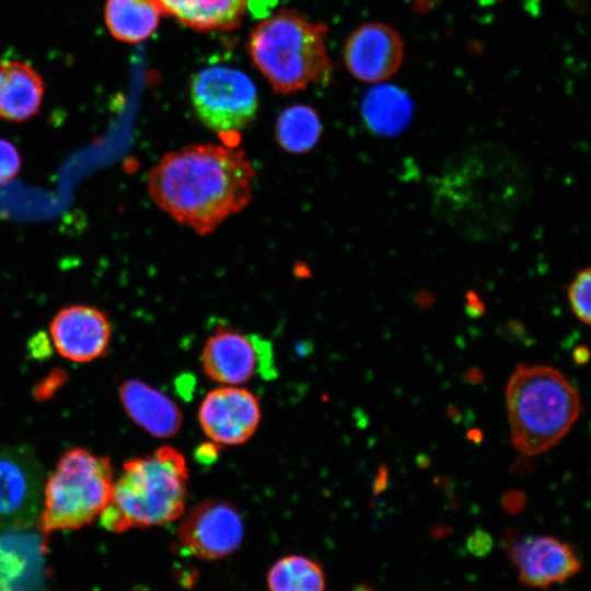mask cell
I'll use <instances>...</instances> for the list:
<instances>
[{
    "instance_id": "obj_1",
    "label": "cell",
    "mask_w": 591,
    "mask_h": 591,
    "mask_svg": "<svg viewBox=\"0 0 591 591\" xmlns=\"http://www.w3.org/2000/svg\"><path fill=\"white\" fill-rule=\"evenodd\" d=\"M520 159L496 142L453 153L430 184L436 216L461 236L490 241L505 234L530 196Z\"/></svg>"
},
{
    "instance_id": "obj_2",
    "label": "cell",
    "mask_w": 591,
    "mask_h": 591,
    "mask_svg": "<svg viewBox=\"0 0 591 591\" xmlns=\"http://www.w3.org/2000/svg\"><path fill=\"white\" fill-rule=\"evenodd\" d=\"M254 176L243 150L189 144L166 153L150 170L148 192L175 221L205 235L251 202Z\"/></svg>"
},
{
    "instance_id": "obj_3",
    "label": "cell",
    "mask_w": 591,
    "mask_h": 591,
    "mask_svg": "<svg viewBox=\"0 0 591 591\" xmlns=\"http://www.w3.org/2000/svg\"><path fill=\"white\" fill-rule=\"evenodd\" d=\"M188 476L184 455L172 447L125 461L100 514L102 526L121 533L174 521L185 511Z\"/></svg>"
},
{
    "instance_id": "obj_4",
    "label": "cell",
    "mask_w": 591,
    "mask_h": 591,
    "mask_svg": "<svg viewBox=\"0 0 591 591\" xmlns=\"http://www.w3.org/2000/svg\"><path fill=\"white\" fill-rule=\"evenodd\" d=\"M512 447L523 456L555 447L581 413L576 386L558 369L519 363L506 387Z\"/></svg>"
},
{
    "instance_id": "obj_5",
    "label": "cell",
    "mask_w": 591,
    "mask_h": 591,
    "mask_svg": "<svg viewBox=\"0 0 591 591\" xmlns=\"http://www.w3.org/2000/svg\"><path fill=\"white\" fill-rule=\"evenodd\" d=\"M326 26L282 10L260 22L250 39L252 59L276 92L324 84L332 73Z\"/></svg>"
},
{
    "instance_id": "obj_6",
    "label": "cell",
    "mask_w": 591,
    "mask_h": 591,
    "mask_svg": "<svg viewBox=\"0 0 591 591\" xmlns=\"http://www.w3.org/2000/svg\"><path fill=\"white\" fill-rule=\"evenodd\" d=\"M113 483L107 456L81 448L65 452L43 486L39 531L48 534L89 524L106 507Z\"/></svg>"
},
{
    "instance_id": "obj_7",
    "label": "cell",
    "mask_w": 591,
    "mask_h": 591,
    "mask_svg": "<svg viewBox=\"0 0 591 591\" xmlns=\"http://www.w3.org/2000/svg\"><path fill=\"white\" fill-rule=\"evenodd\" d=\"M189 93L199 120L221 135L244 129L257 113L253 81L234 68L212 66L200 70L192 79Z\"/></svg>"
},
{
    "instance_id": "obj_8",
    "label": "cell",
    "mask_w": 591,
    "mask_h": 591,
    "mask_svg": "<svg viewBox=\"0 0 591 591\" xmlns=\"http://www.w3.org/2000/svg\"><path fill=\"white\" fill-rule=\"evenodd\" d=\"M43 475L22 448H0V531L24 530L39 517Z\"/></svg>"
},
{
    "instance_id": "obj_9",
    "label": "cell",
    "mask_w": 591,
    "mask_h": 591,
    "mask_svg": "<svg viewBox=\"0 0 591 591\" xmlns=\"http://www.w3.org/2000/svg\"><path fill=\"white\" fill-rule=\"evenodd\" d=\"M243 533L241 514L232 503L206 500L194 506L183 518L177 537L193 556L215 560L235 552Z\"/></svg>"
},
{
    "instance_id": "obj_10",
    "label": "cell",
    "mask_w": 591,
    "mask_h": 591,
    "mask_svg": "<svg viewBox=\"0 0 591 591\" xmlns=\"http://www.w3.org/2000/svg\"><path fill=\"white\" fill-rule=\"evenodd\" d=\"M508 543V556L525 587L547 590L553 584L566 583L581 570L575 547L557 537L525 535Z\"/></svg>"
},
{
    "instance_id": "obj_11",
    "label": "cell",
    "mask_w": 591,
    "mask_h": 591,
    "mask_svg": "<svg viewBox=\"0 0 591 591\" xmlns=\"http://www.w3.org/2000/svg\"><path fill=\"white\" fill-rule=\"evenodd\" d=\"M198 419L204 433L220 445L247 441L260 421L258 398L236 386L210 391L200 404Z\"/></svg>"
},
{
    "instance_id": "obj_12",
    "label": "cell",
    "mask_w": 591,
    "mask_h": 591,
    "mask_svg": "<svg viewBox=\"0 0 591 591\" xmlns=\"http://www.w3.org/2000/svg\"><path fill=\"white\" fill-rule=\"evenodd\" d=\"M267 350V341L258 336L219 326L202 349V369L217 383L243 384L264 368L263 362L267 364V355L263 356Z\"/></svg>"
},
{
    "instance_id": "obj_13",
    "label": "cell",
    "mask_w": 591,
    "mask_h": 591,
    "mask_svg": "<svg viewBox=\"0 0 591 591\" xmlns=\"http://www.w3.org/2000/svg\"><path fill=\"white\" fill-rule=\"evenodd\" d=\"M404 57L398 33L382 23H368L356 28L345 46V63L357 79L378 83L393 76Z\"/></svg>"
},
{
    "instance_id": "obj_14",
    "label": "cell",
    "mask_w": 591,
    "mask_h": 591,
    "mask_svg": "<svg viewBox=\"0 0 591 591\" xmlns=\"http://www.w3.org/2000/svg\"><path fill=\"white\" fill-rule=\"evenodd\" d=\"M49 333L60 356L76 362H88L106 354L111 324L106 314L96 308L71 305L54 316Z\"/></svg>"
},
{
    "instance_id": "obj_15",
    "label": "cell",
    "mask_w": 591,
    "mask_h": 591,
    "mask_svg": "<svg viewBox=\"0 0 591 591\" xmlns=\"http://www.w3.org/2000/svg\"><path fill=\"white\" fill-rule=\"evenodd\" d=\"M119 398L128 416L153 437L169 438L181 428L183 416L176 403L144 382L125 381Z\"/></svg>"
},
{
    "instance_id": "obj_16",
    "label": "cell",
    "mask_w": 591,
    "mask_h": 591,
    "mask_svg": "<svg viewBox=\"0 0 591 591\" xmlns=\"http://www.w3.org/2000/svg\"><path fill=\"white\" fill-rule=\"evenodd\" d=\"M44 82L28 63L19 60L0 62V118L22 123L40 108Z\"/></svg>"
},
{
    "instance_id": "obj_17",
    "label": "cell",
    "mask_w": 591,
    "mask_h": 591,
    "mask_svg": "<svg viewBox=\"0 0 591 591\" xmlns=\"http://www.w3.org/2000/svg\"><path fill=\"white\" fill-rule=\"evenodd\" d=\"M161 12L197 30H229L239 25L245 0H154Z\"/></svg>"
},
{
    "instance_id": "obj_18",
    "label": "cell",
    "mask_w": 591,
    "mask_h": 591,
    "mask_svg": "<svg viewBox=\"0 0 591 591\" xmlns=\"http://www.w3.org/2000/svg\"><path fill=\"white\" fill-rule=\"evenodd\" d=\"M161 10L154 0H107L105 23L120 42L136 44L152 35L159 24Z\"/></svg>"
},
{
    "instance_id": "obj_19",
    "label": "cell",
    "mask_w": 591,
    "mask_h": 591,
    "mask_svg": "<svg viewBox=\"0 0 591 591\" xmlns=\"http://www.w3.org/2000/svg\"><path fill=\"white\" fill-rule=\"evenodd\" d=\"M361 113L372 131L380 135H394L404 129L409 121L413 106L403 90L382 84L366 93Z\"/></svg>"
},
{
    "instance_id": "obj_20",
    "label": "cell",
    "mask_w": 591,
    "mask_h": 591,
    "mask_svg": "<svg viewBox=\"0 0 591 591\" xmlns=\"http://www.w3.org/2000/svg\"><path fill=\"white\" fill-rule=\"evenodd\" d=\"M322 134V124L316 112L302 104L287 107L276 123V139L280 147L291 153L311 150Z\"/></svg>"
},
{
    "instance_id": "obj_21",
    "label": "cell",
    "mask_w": 591,
    "mask_h": 591,
    "mask_svg": "<svg viewBox=\"0 0 591 591\" xmlns=\"http://www.w3.org/2000/svg\"><path fill=\"white\" fill-rule=\"evenodd\" d=\"M267 581L270 591L325 590L322 567L300 555H289L276 561L268 572Z\"/></svg>"
},
{
    "instance_id": "obj_22",
    "label": "cell",
    "mask_w": 591,
    "mask_h": 591,
    "mask_svg": "<svg viewBox=\"0 0 591 591\" xmlns=\"http://www.w3.org/2000/svg\"><path fill=\"white\" fill-rule=\"evenodd\" d=\"M591 270L580 269L567 287V296L575 316L586 325L591 322L590 311Z\"/></svg>"
},
{
    "instance_id": "obj_23",
    "label": "cell",
    "mask_w": 591,
    "mask_h": 591,
    "mask_svg": "<svg viewBox=\"0 0 591 591\" xmlns=\"http://www.w3.org/2000/svg\"><path fill=\"white\" fill-rule=\"evenodd\" d=\"M21 169V158L16 148L8 140L0 139V185L11 182Z\"/></svg>"
},
{
    "instance_id": "obj_24",
    "label": "cell",
    "mask_w": 591,
    "mask_h": 591,
    "mask_svg": "<svg viewBox=\"0 0 591 591\" xmlns=\"http://www.w3.org/2000/svg\"><path fill=\"white\" fill-rule=\"evenodd\" d=\"M494 546V540L489 533L482 529L473 531L466 541L467 551L475 557H485Z\"/></svg>"
},
{
    "instance_id": "obj_25",
    "label": "cell",
    "mask_w": 591,
    "mask_h": 591,
    "mask_svg": "<svg viewBox=\"0 0 591 591\" xmlns=\"http://www.w3.org/2000/svg\"><path fill=\"white\" fill-rule=\"evenodd\" d=\"M502 508L510 514L520 513L526 505V496L522 490H509L503 494L501 499Z\"/></svg>"
},
{
    "instance_id": "obj_26",
    "label": "cell",
    "mask_w": 591,
    "mask_h": 591,
    "mask_svg": "<svg viewBox=\"0 0 591 591\" xmlns=\"http://www.w3.org/2000/svg\"><path fill=\"white\" fill-rule=\"evenodd\" d=\"M589 349L584 345L576 347L572 352L573 361L579 366L586 364L589 360Z\"/></svg>"
},
{
    "instance_id": "obj_27",
    "label": "cell",
    "mask_w": 591,
    "mask_h": 591,
    "mask_svg": "<svg viewBox=\"0 0 591 591\" xmlns=\"http://www.w3.org/2000/svg\"><path fill=\"white\" fill-rule=\"evenodd\" d=\"M387 486V470L385 466L381 467L379 476L375 480V491H382Z\"/></svg>"
},
{
    "instance_id": "obj_28",
    "label": "cell",
    "mask_w": 591,
    "mask_h": 591,
    "mask_svg": "<svg viewBox=\"0 0 591 591\" xmlns=\"http://www.w3.org/2000/svg\"><path fill=\"white\" fill-rule=\"evenodd\" d=\"M468 438L475 442H479L482 440V433L479 430H472V432H468Z\"/></svg>"
},
{
    "instance_id": "obj_29",
    "label": "cell",
    "mask_w": 591,
    "mask_h": 591,
    "mask_svg": "<svg viewBox=\"0 0 591 591\" xmlns=\"http://www.w3.org/2000/svg\"><path fill=\"white\" fill-rule=\"evenodd\" d=\"M355 591H375V589L370 584L363 583L361 586H358Z\"/></svg>"
}]
</instances>
